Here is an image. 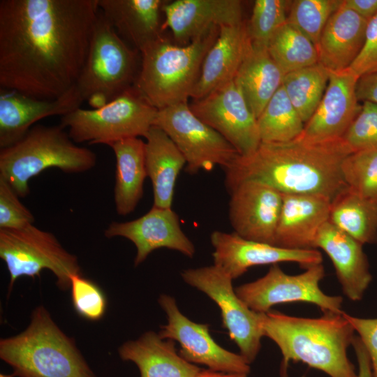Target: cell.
<instances>
[{"mask_svg":"<svg viewBox=\"0 0 377 377\" xmlns=\"http://www.w3.org/2000/svg\"><path fill=\"white\" fill-rule=\"evenodd\" d=\"M97 0H1L0 87L52 100L75 85Z\"/></svg>","mask_w":377,"mask_h":377,"instance_id":"cell-1","label":"cell"},{"mask_svg":"<svg viewBox=\"0 0 377 377\" xmlns=\"http://www.w3.org/2000/svg\"><path fill=\"white\" fill-rule=\"evenodd\" d=\"M350 153L342 138L310 142L301 138L281 143L261 142L250 156L238 155L225 171L230 192L242 182L266 184L281 193L314 194L332 201L347 188L341 163Z\"/></svg>","mask_w":377,"mask_h":377,"instance_id":"cell-2","label":"cell"},{"mask_svg":"<svg viewBox=\"0 0 377 377\" xmlns=\"http://www.w3.org/2000/svg\"><path fill=\"white\" fill-rule=\"evenodd\" d=\"M341 313L318 318L289 316L275 310L260 313L263 337L282 355L280 374L286 377L290 362H300L330 377H357L348 356L355 330Z\"/></svg>","mask_w":377,"mask_h":377,"instance_id":"cell-3","label":"cell"},{"mask_svg":"<svg viewBox=\"0 0 377 377\" xmlns=\"http://www.w3.org/2000/svg\"><path fill=\"white\" fill-rule=\"evenodd\" d=\"M0 357L18 377H96L43 305L32 311L23 332L1 339Z\"/></svg>","mask_w":377,"mask_h":377,"instance_id":"cell-4","label":"cell"},{"mask_svg":"<svg viewBox=\"0 0 377 377\" xmlns=\"http://www.w3.org/2000/svg\"><path fill=\"white\" fill-rule=\"evenodd\" d=\"M219 29L214 27L187 45H175L163 35L148 45L140 52L135 89L158 110L188 102Z\"/></svg>","mask_w":377,"mask_h":377,"instance_id":"cell-5","label":"cell"},{"mask_svg":"<svg viewBox=\"0 0 377 377\" xmlns=\"http://www.w3.org/2000/svg\"><path fill=\"white\" fill-rule=\"evenodd\" d=\"M91 149L73 141L66 128L34 125L17 142L0 149V177L20 197L29 193V181L50 168L66 173H81L96 164Z\"/></svg>","mask_w":377,"mask_h":377,"instance_id":"cell-6","label":"cell"},{"mask_svg":"<svg viewBox=\"0 0 377 377\" xmlns=\"http://www.w3.org/2000/svg\"><path fill=\"white\" fill-rule=\"evenodd\" d=\"M158 109L133 86L100 109L77 108L61 117L60 124L75 143L103 144L145 138Z\"/></svg>","mask_w":377,"mask_h":377,"instance_id":"cell-7","label":"cell"},{"mask_svg":"<svg viewBox=\"0 0 377 377\" xmlns=\"http://www.w3.org/2000/svg\"><path fill=\"white\" fill-rule=\"evenodd\" d=\"M140 53L128 45L98 9L87 57L75 87L87 101L102 94L109 102L134 86Z\"/></svg>","mask_w":377,"mask_h":377,"instance_id":"cell-8","label":"cell"},{"mask_svg":"<svg viewBox=\"0 0 377 377\" xmlns=\"http://www.w3.org/2000/svg\"><path fill=\"white\" fill-rule=\"evenodd\" d=\"M0 258L9 273V292L18 278H35L43 269L54 274L57 285L63 290L70 288L73 275L82 274L77 256L65 249L53 233L34 224L0 230Z\"/></svg>","mask_w":377,"mask_h":377,"instance_id":"cell-9","label":"cell"},{"mask_svg":"<svg viewBox=\"0 0 377 377\" xmlns=\"http://www.w3.org/2000/svg\"><path fill=\"white\" fill-rule=\"evenodd\" d=\"M183 280L211 298L221 311L223 327L250 364L261 348L263 333L260 313L251 310L237 295L233 279L222 268L213 265L184 270Z\"/></svg>","mask_w":377,"mask_h":377,"instance_id":"cell-10","label":"cell"},{"mask_svg":"<svg viewBox=\"0 0 377 377\" xmlns=\"http://www.w3.org/2000/svg\"><path fill=\"white\" fill-rule=\"evenodd\" d=\"M325 274L322 263L296 275L286 274L276 264L263 276L235 290L239 297L257 313H266L278 304L292 302L314 304L323 313H341L343 297L327 295L320 287Z\"/></svg>","mask_w":377,"mask_h":377,"instance_id":"cell-11","label":"cell"},{"mask_svg":"<svg viewBox=\"0 0 377 377\" xmlns=\"http://www.w3.org/2000/svg\"><path fill=\"white\" fill-rule=\"evenodd\" d=\"M173 141L186 159V171L195 174L211 171L216 165L223 170L239 155L218 132L199 119L188 102L158 110L154 125Z\"/></svg>","mask_w":377,"mask_h":377,"instance_id":"cell-12","label":"cell"},{"mask_svg":"<svg viewBox=\"0 0 377 377\" xmlns=\"http://www.w3.org/2000/svg\"><path fill=\"white\" fill-rule=\"evenodd\" d=\"M158 302L167 316L168 323L158 333L161 339L177 341L179 354L186 361L207 369L227 374L248 375L250 364L240 355L218 344L209 333V325L191 320L179 309L175 299L162 294Z\"/></svg>","mask_w":377,"mask_h":377,"instance_id":"cell-13","label":"cell"},{"mask_svg":"<svg viewBox=\"0 0 377 377\" xmlns=\"http://www.w3.org/2000/svg\"><path fill=\"white\" fill-rule=\"evenodd\" d=\"M192 112L221 135L241 156L253 154L261 143L257 119L234 80L189 104Z\"/></svg>","mask_w":377,"mask_h":377,"instance_id":"cell-14","label":"cell"},{"mask_svg":"<svg viewBox=\"0 0 377 377\" xmlns=\"http://www.w3.org/2000/svg\"><path fill=\"white\" fill-rule=\"evenodd\" d=\"M214 265L234 280L254 266L296 263L304 269L323 262L318 249L295 250L249 240L234 232L215 230L210 235Z\"/></svg>","mask_w":377,"mask_h":377,"instance_id":"cell-15","label":"cell"},{"mask_svg":"<svg viewBox=\"0 0 377 377\" xmlns=\"http://www.w3.org/2000/svg\"><path fill=\"white\" fill-rule=\"evenodd\" d=\"M228 217L243 238L274 245L283 193L260 182H240L230 192Z\"/></svg>","mask_w":377,"mask_h":377,"instance_id":"cell-16","label":"cell"},{"mask_svg":"<svg viewBox=\"0 0 377 377\" xmlns=\"http://www.w3.org/2000/svg\"><path fill=\"white\" fill-rule=\"evenodd\" d=\"M179 221V216L172 208L152 206L148 212L136 219L111 222L105 230L104 235L107 238L124 237L134 244L136 248L135 267L160 248L175 250L193 258L195 246L182 230Z\"/></svg>","mask_w":377,"mask_h":377,"instance_id":"cell-17","label":"cell"},{"mask_svg":"<svg viewBox=\"0 0 377 377\" xmlns=\"http://www.w3.org/2000/svg\"><path fill=\"white\" fill-rule=\"evenodd\" d=\"M330 71L323 96L299 136L310 142L343 137L361 110L356 95L357 77L349 68Z\"/></svg>","mask_w":377,"mask_h":377,"instance_id":"cell-18","label":"cell"},{"mask_svg":"<svg viewBox=\"0 0 377 377\" xmlns=\"http://www.w3.org/2000/svg\"><path fill=\"white\" fill-rule=\"evenodd\" d=\"M83 101L74 85L52 100L0 87V149L20 141L38 121L51 116L62 117L80 108Z\"/></svg>","mask_w":377,"mask_h":377,"instance_id":"cell-19","label":"cell"},{"mask_svg":"<svg viewBox=\"0 0 377 377\" xmlns=\"http://www.w3.org/2000/svg\"><path fill=\"white\" fill-rule=\"evenodd\" d=\"M165 24L181 45H187L214 27L242 24L239 0H176L162 7Z\"/></svg>","mask_w":377,"mask_h":377,"instance_id":"cell-20","label":"cell"},{"mask_svg":"<svg viewBox=\"0 0 377 377\" xmlns=\"http://www.w3.org/2000/svg\"><path fill=\"white\" fill-rule=\"evenodd\" d=\"M331 203L321 195L283 193L274 246L317 249L316 238L321 227L329 221Z\"/></svg>","mask_w":377,"mask_h":377,"instance_id":"cell-21","label":"cell"},{"mask_svg":"<svg viewBox=\"0 0 377 377\" xmlns=\"http://www.w3.org/2000/svg\"><path fill=\"white\" fill-rule=\"evenodd\" d=\"M316 246L330 258L344 295L360 301L372 280L363 244L328 221L318 232Z\"/></svg>","mask_w":377,"mask_h":377,"instance_id":"cell-22","label":"cell"},{"mask_svg":"<svg viewBox=\"0 0 377 377\" xmlns=\"http://www.w3.org/2000/svg\"><path fill=\"white\" fill-rule=\"evenodd\" d=\"M249 39L246 24L225 25L208 50L191 98L198 100L233 81Z\"/></svg>","mask_w":377,"mask_h":377,"instance_id":"cell-23","label":"cell"},{"mask_svg":"<svg viewBox=\"0 0 377 377\" xmlns=\"http://www.w3.org/2000/svg\"><path fill=\"white\" fill-rule=\"evenodd\" d=\"M367 24L343 0L322 31L316 47L319 63L330 71L348 68L362 49Z\"/></svg>","mask_w":377,"mask_h":377,"instance_id":"cell-24","label":"cell"},{"mask_svg":"<svg viewBox=\"0 0 377 377\" xmlns=\"http://www.w3.org/2000/svg\"><path fill=\"white\" fill-rule=\"evenodd\" d=\"M98 9L124 40L141 52L162 36L161 13L166 1L97 0Z\"/></svg>","mask_w":377,"mask_h":377,"instance_id":"cell-25","label":"cell"},{"mask_svg":"<svg viewBox=\"0 0 377 377\" xmlns=\"http://www.w3.org/2000/svg\"><path fill=\"white\" fill-rule=\"evenodd\" d=\"M118 353L121 360L138 367L140 377H195L201 369L177 353L175 341L153 331L126 341Z\"/></svg>","mask_w":377,"mask_h":377,"instance_id":"cell-26","label":"cell"},{"mask_svg":"<svg viewBox=\"0 0 377 377\" xmlns=\"http://www.w3.org/2000/svg\"><path fill=\"white\" fill-rule=\"evenodd\" d=\"M283 76L267 48L249 40L234 82L256 119L281 87Z\"/></svg>","mask_w":377,"mask_h":377,"instance_id":"cell-27","label":"cell"},{"mask_svg":"<svg viewBox=\"0 0 377 377\" xmlns=\"http://www.w3.org/2000/svg\"><path fill=\"white\" fill-rule=\"evenodd\" d=\"M145 138L147 177L153 189V206L172 208L174 191L179 172L186 161L170 138L153 126Z\"/></svg>","mask_w":377,"mask_h":377,"instance_id":"cell-28","label":"cell"},{"mask_svg":"<svg viewBox=\"0 0 377 377\" xmlns=\"http://www.w3.org/2000/svg\"><path fill=\"white\" fill-rule=\"evenodd\" d=\"M116 159L114 202L119 215L132 213L144 194L147 177L145 142L140 138L121 140L109 145Z\"/></svg>","mask_w":377,"mask_h":377,"instance_id":"cell-29","label":"cell"},{"mask_svg":"<svg viewBox=\"0 0 377 377\" xmlns=\"http://www.w3.org/2000/svg\"><path fill=\"white\" fill-rule=\"evenodd\" d=\"M329 221L363 245L377 243V203L348 188L332 201Z\"/></svg>","mask_w":377,"mask_h":377,"instance_id":"cell-30","label":"cell"},{"mask_svg":"<svg viewBox=\"0 0 377 377\" xmlns=\"http://www.w3.org/2000/svg\"><path fill=\"white\" fill-rule=\"evenodd\" d=\"M261 142H286L298 138L304 123L283 86L277 90L257 118Z\"/></svg>","mask_w":377,"mask_h":377,"instance_id":"cell-31","label":"cell"},{"mask_svg":"<svg viewBox=\"0 0 377 377\" xmlns=\"http://www.w3.org/2000/svg\"><path fill=\"white\" fill-rule=\"evenodd\" d=\"M267 48L284 75L319 63L316 45L288 21L273 34Z\"/></svg>","mask_w":377,"mask_h":377,"instance_id":"cell-32","label":"cell"},{"mask_svg":"<svg viewBox=\"0 0 377 377\" xmlns=\"http://www.w3.org/2000/svg\"><path fill=\"white\" fill-rule=\"evenodd\" d=\"M329 74V70L318 63L283 76L282 86L304 124L310 119L323 96Z\"/></svg>","mask_w":377,"mask_h":377,"instance_id":"cell-33","label":"cell"},{"mask_svg":"<svg viewBox=\"0 0 377 377\" xmlns=\"http://www.w3.org/2000/svg\"><path fill=\"white\" fill-rule=\"evenodd\" d=\"M341 168L348 189L377 203V148L350 153Z\"/></svg>","mask_w":377,"mask_h":377,"instance_id":"cell-34","label":"cell"},{"mask_svg":"<svg viewBox=\"0 0 377 377\" xmlns=\"http://www.w3.org/2000/svg\"><path fill=\"white\" fill-rule=\"evenodd\" d=\"M343 0L291 1L287 21L305 34L317 47L322 31Z\"/></svg>","mask_w":377,"mask_h":377,"instance_id":"cell-35","label":"cell"},{"mask_svg":"<svg viewBox=\"0 0 377 377\" xmlns=\"http://www.w3.org/2000/svg\"><path fill=\"white\" fill-rule=\"evenodd\" d=\"M290 3L286 0H256L246 24L251 43L267 47L273 34L287 22Z\"/></svg>","mask_w":377,"mask_h":377,"instance_id":"cell-36","label":"cell"},{"mask_svg":"<svg viewBox=\"0 0 377 377\" xmlns=\"http://www.w3.org/2000/svg\"><path fill=\"white\" fill-rule=\"evenodd\" d=\"M70 288L74 309L80 317L97 321L104 316L107 299L96 283L82 274L73 275Z\"/></svg>","mask_w":377,"mask_h":377,"instance_id":"cell-37","label":"cell"},{"mask_svg":"<svg viewBox=\"0 0 377 377\" xmlns=\"http://www.w3.org/2000/svg\"><path fill=\"white\" fill-rule=\"evenodd\" d=\"M362 103L360 112L342 137L352 153L377 148V104Z\"/></svg>","mask_w":377,"mask_h":377,"instance_id":"cell-38","label":"cell"},{"mask_svg":"<svg viewBox=\"0 0 377 377\" xmlns=\"http://www.w3.org/2000/svg\"><path fill=\"white\" fill-rule=\"evenodd\" d=\"M19 198L12 186L0 177V230L21 229L34 224L33 214Z\"/></svg>","mask_w":377,"mask_h":377,"instance_id":"cell-39","label":"cell"},{"mask_svg":"<svg viewBox=\"0 0 377 377\" xmlns=\"http://www.w3.org/2000/svg\"><path fill=\"white\" fill-rule=\"evenodd\" d=\"M349 68L359 77L377 72V15L368 22L362 49Z\"/></svg>","mask_w":377,"mask_h":377,"instance_id":"cell-40","label":"cell"},{"mask_svg":"<svg viewBox=\"0 0 377 377\" xmlns=\"http://www.w3.org/2000/svg\"><path fill=\"white\" fill-rule=\"evenodd\" d=\"M364 345L371 362L373 377H377V318H365L343 312Z\"/></svg>","mask_w":377,"mask_h":377,"instance_id":"cell-41","label":"cell"},{"mask_svg":"<svg viewBox=\"0 0 377 377\" xmlns=\"http://www.w3.org/2000/svg\"><path fill=\"white\" fill-rule=\"evenodd\" d=\"M356 95L359 102L377 104V72L366 74L358 78Z\"/></svg>","mask_w":377,"mask_h":377,"instance_id":"cell-42","label":"cell"},{"mask_svg":"<svg viewBox=\"0 0 377 377\" xmlns=\"http://www.w3.org/2000/svg\"><path fill=\"white\" fill-rule=\"evenodd\" d=\"M352 346L357 361V377H373L368 353L358 337H355Z\"/></svg>","mask_w":377,"mask_h":377,"instance_id":"cell-43","label":"cell"},{"mask_svg":"<svg viewBox=\"0 0 377 377\" xmlns=\"http://www.w3.org/2000/svg\"><path fill=\"white\" fill-rule=\"evenodd\" d=\"M343 3L368 22L377 15V0H343Z\"/></svg>","mask_w":377,"mask_h":377,"instance_id":"cell-44","label":"cell"},{"mask_svg":"<svg viewBox=\"0 0 377 377\" xmlns=\"http://www.w3.org/2000/svg\"><path fill=\"white\" fill-rule=\"evenodd\" d=\"M91 109H100L104 107L108 102L107 97L102 94H94L87 100Z\"/></svg>","mask_w":377,"mask_h":377,"instance_id":"cell-45","label":"cell"},{"mask_svg":"<svg viewBox=\"0 0 377 377\" xmlns=\"http://www.w3.org/2000/svg\"><path fill=\"white\" fill-rule=\"evenodd\" d=\"M247 375L240 374H227L209 370L208 369H200L195 377H246Z\"/></svg>","mask_w":377,"mask_h":377,"instance_id":"cell-46","label":"cell"},{"mask_svg":"<svg viewBox=\"0 0 377 377\" xmlns=\"http://www.w3.org/2000/svg\"><path fill=\"white\" fill-rule=\"evenodd\" d=\"M14 376H15L14 375V374H2V373H1V374H0V377H14Z\"/></svg>","mask_w":377,"mask_h":377,"instance_id":"cell-47","label":"cell"}]
</instances>
